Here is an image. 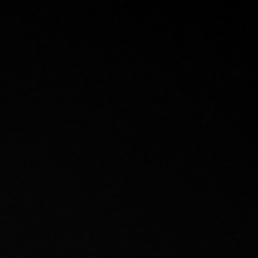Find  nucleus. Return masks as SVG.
I'll use <instances>...</instances> for the list:
<instances>
[]
</instances>
